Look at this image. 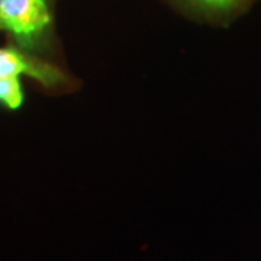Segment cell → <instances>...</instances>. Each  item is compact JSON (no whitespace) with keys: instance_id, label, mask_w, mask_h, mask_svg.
Listing matches in <instances>:
<instances>
[{"instance_id":"cell-4","label":"cell","mask_w":261,"mask_h":261,"mask_svg":"<svg viewBox=\"0 0 261 261\" xmlns=\"http://www.w3.org/2000/svg\"><path fill=\"white\" fill-rule=\"evenodd\" d=\"M193 2L211 9H228L235 3V0H193Z\"/></svg>"},{"instance_id":"cell-3","label":"cell","mask_w":261,"mask_h":261,"mask_svg":"<svg viewBox=\"0 0 261 261\" xmlns=\"http://www.w3.org/2000/svg\"><path fill=\"white\" fill-rule=\"evenodd\" d=\"M23 103V90L19 75L0 77V105L8 109H18Z\"/></svg>"},{"instance_id":"cell-2","label":"cell","mask_w":261,"mask_h":261,"mask_svg":"<svg viewBox=\"0 0 261 261\" xmlns=\"http://www.w3.org/2000/svg\"><path fill=\"white\" fill-rule=\"evenodd\" d=\"M28 75L47 89H67L71 80L57 65L45 63L27 51L0 48V77Z\"/></svg>"},{"instance_id":"cell-1","label":"cell","mask_w":261,"mask_h":261,"mask_svg":"<svg viewBox=\"0 0 261 261\" xmlns=\"http://www.w3.org/2000/svg\"><path fill=\"white\" fill-rule=\"evenodd\" d=\"M0 29L29 54L47 49L51 15L45 0H0Z\"/></svg>"}]
</instances>
